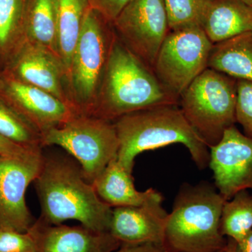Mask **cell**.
<instances>
[{"label": "cell", "instance_id": "cell-18", "mask_svg": "<svg viewBox=\"0 0 252 252\" xmlns=\"http://www.w3.org/2000/svg\"><path fill=\"white\" fill-rule=\"evenodd\" d=\"M208 68L237 80L252 82V32L213 44Z\"/></svg>", "mask_w": 252, "mask_h": 252}, {"label": "cell", "instance_id": "cell-21", "mask_svg": "<svg viewBox=\"0 0 252 252\" xmlns=\"http://www.w3.org/2000/svg\"><path fill=\"white\" fill-rule=\"evenodd\" d=\"M27 0H0V55L9 60L25 43Z\"/></svg>", "mask_w": 252, "mask_h": 252}, {"label": "cell", "instance_id": "cell-13", "mask_svg": "<svg viewBox=\"0 0 252 252\" xmlns=\"http://www.w3.org/2000/svg\"><path fill=\"white\" fill-rule=\"evenodd\" d=\"M6 72L19 81L49 93L77 112L68 91L64 66L61 60L49 51L25 42L9 60Z\"/></svg>", "mask_w": 252, "mask_h": 252}, {"label": "cell", "instance_id": "cell-9", "mask_svg": "<svg viewBox=\"0 0 252 252\" xmlns=\"http://www.w3.org/2000/svg\"><path fill=\"white\" fill-rule=\"evenodd\" d=\"M112 25L121 42L153 69L170 31L163 0H130Z\"/></svg>", "mask_w": 252, "mask_h": 252}, {"label": "cell", "instance_id": "cell-28", "mask_svg": "<svg viewBox=\"0 0 252 252\" xmlns=\"http://www.w3.org/2000/svg\"><path fill=\"white\" fill-rule=\"evenodd\" d=\"M35 150L41 149L26 148L0 135V157H18Z\"/></svg>", "mask_w": 252, "mask_h": 252}, {"label": "cell", "instance_id": "cell-5", "mask_svg": "<svg viewBox=\"0 0 252 252\" xmlns=\"http://www.w3.org/2000/svg\"><path fill=\"white\" fill-rule=\"evenodd\" d=\"M237 79L207 68L180 97L181 110L209 148L236 122Z\"/></svg>", "mask_w": 252, "mask_h": 252}, {"label": "cell", "instance_id": "cell-31", "mask_svg": "<svg viewBox=\"0 0 252 252\" xmlns=\"http://www.w3.org/2000/svg\"><path fill=\"white\" fill-rule=\"evenodd\" d=\"M228 246H229V252H238L237 249V243L234 240L230 239L228 241Z\"/></svg>", "mask_w": 252, "mask_h": 252}, {"label": "cell", "instance_id": "cell-15", "mask_svg": "<svg viewBox=\"0 0 252 252\" xmlns=\"http://www.w3.org/2000/svg\"><path fill=\"white\" fill-rule=\"evenodd\" d=\"M162 201L143 206L114 207L109 233L122 244H156L164 246L168 214Z\"/></svg>", "mask_w": 252, "mask_h": 252}, {"label": "cell", "instance_id": "cell-16", "mask_svg": "<svg viewBox=\"0 0 252 252\" xmlns=\"http://www.w3.org/2000/svg\"><path fill=\"white\" fill-rule=\"evenodd\" d=\"M92 185L99 198L112 208L143 206L162 201L161 194L155 189L150 188L142 192L137 190L132 173L118 162L117 158L109 162Z\"/></svg>", "mask_w": 252, "mask_h": 252}, {"label": "cell", "instance_id": "cell-10", "mask_svg": "<svg viewBox=\"0 0 252 252\" xmlns=\"http://www.w3.org/2000/svg\"><path fill=\"white\" fill-rule=\"evenodd\" d=\"M43 162V149L18 157H0V230L26 233L32 225L26 193Z\"/></svg>", "mask_w": 252, "mask_h": 252}, {"label": "cell", "instance_id": "cell-19", "mask_svg": "<svg viewBox=\"0 0 252 252\" xmlns=\"http://www.w3.org/2000/svg\"><path fill=\"white\" fill-rule=\"evenodd\" d=\"M24 36L25 42L42 48L60 59L57 46L56 0L26 1Z\"/></svg>", "mask_w": 252, "mask_h": 252}, {"label": "cell", "instance_id": "cell-4", "mask_svg": "<svg viewBox=\"0 0 252 252\" xmlns=\"http://www.w3.org/2000/svg\"><path fill=\"white\" fill-rule=\"evenodd\" d=\"M225 200L208 182L185 185L165 222L164 247L169 252H217L226 247L220 232Z\"/></svg>", "mask_w": 252, "mask_h": 252}, {"label": "cell", "instance_id": "cell-1", "mask_svg": "<svg viewBox=\"0 0 252 252\" xmlns=\"http://www.w3.org/2000/svg\"><path fill=\"white\" fill-rule=\"evenodd\" d=\"M34 182L41 205L39 218L46 223L59 225L75 220L89 229L109 233L113 208L99 198L76 160L44 154Z\"/></svg>", "mask_w": 252, "mask_h": 252}, {"label": "cell", "instance_id": "cell-17", "mask_svg": "<svg viewBox=\"0 0 252 252\" xmlns=\"http://www.w3.org/2000/svg\"><path fill=\"white\" fill-rule=\"evenodd\" d=\"M201 28L213 44L252 32V6L243 0H212Z\"/></svg>", "mask_w": 252, "mask_h": 252}, {"label": "cell", "instance_id": "cell-2", "mask_svg": "<svg viewBox=\"0 0 252 252\" xmlns=\"http://www.w3.org/2000/svg\"><path fill=\"white\" fill-rule=\"evenodd\" d=\"M179 103L115 34L91 116L114 122L130 113Z\"/></svg>", "mask_w": 252, "mask_h": 252}, {"label": "cell", "instance_id": "cell-3", "mask_svg": "<svg viewBox=\"0 0 252 252\" xmlns=\"http://www.w3.org/2000/svg\"><path fill=\"white\" fill-rule=\"evenodd\" d=\"M119 140L118 162L132 173L142 152L172 144L188 149L198 168L210 163L208 146L189 124L178 105H164L126 114L114 121Z\"/></svg>", "mask_w": 252, "mask_h": 252}, {"label": "cell", "instance_id": "cell-30", "mask_svg": "<svg viewBox=\"0 0 252 252\" xmlns=\"http://www.w3.org/2000/svg\"><path fill=\"white\" fill-rule=\"evenodd\" d=\"M237 249L238 252H252V229L237 244Z\"/></svg>", "mask_w": 252, "mask_h": 252}, {"label": "cell", "instance_id": "cell-12", "mask_svg": "<svg viewBox=\"0 0 252 252\" xmlns=\"http://www.w3.org/2000/svg\"><path fill=\"white\" fill-rule=\"evenodd\" d=\"M210 157L215 187L225 200L241 190H252L251 137L232 126L218 144L210 147Z\"/></svg>", "mask_w": 252, "mask_h": 252}, {"label": "cell", "instance_id": "cell-26", "mask_svg": "<svg viewBox=\"0 0 252 252\" xmlns=\"http://www.w3.org/2000/svg\"><path fill=\"white\" fill-rule=\"evenodd\" d=\"M0 252H37L31 235L13 230H0Z\"/></svg>", "mask_w": 252, "mask_h": 252}, {"label": "cell", "instance_id": "cell-24", "mask_svg": "<svg viewBox=\"0 0 252 252\" xmlns=\"http://www.w3.org/2000/svg\"><path fill=\"white\" fill-rule=\"evenodd\" d=\"M169 29L201 27L212 0H163Z\"/></svg>", "mask_w": 252, "mask_h": 252}, {"label": "cell", "instance_id": "cell-29", "mask_svg": "<svg viewBox=\"0 0 252 252\" xmlns=\"http://www.w3.org/2000/svg\"><path fill=\"white\" fill-rule=\"evenodd\" d=\"M112 252H169L163 245L156 244H122L119 248Z\"/></svg>", "mask_w": 252, "mask_h": 252}, {"label": "cell", "instance_id": "cell-32", "mask_svg": "<svg viewBox=\"0 0 252 252\" xmlns=\"http://www.w3.org/2000/svg\"><path fill=\"white\" fill-rule=\"evenodd\" d=\"M217 252H229V246H228V243H227L226 247L223 250H220V251Z\"/></svg>", "mask_w": 252, "mask_h": 252}, {"label": "cell", "instance_id": "cell-27", "mask_svg": "<svg viewBox=\"0 0 252 252\" xmlns=\"http://www.w3.org/2000/svg\"><path fill=\"white\" fill-rule=\"evenodd\" d=\"M89 6L112 24L130 0H87Z\"/></svg>", "mask_w": 252, "mask_h": 252}, {"label": "cell", "instance_id": "cell-8", "mask_svg": "<svg viewBox=\"0 0 252 252\" xmlns=\"http://www.w3.org/2000/svg\"><path fill=\"white\" fill-rule=\"evenodd\" d=\"M213 44L201 27L169 32L158 53L153 72L172 95L181 94L208 68Z\"/></svg>", "mask_w": 252, "mask_h": 252}, {"label": "cell", "instance_id": "cell-22", "mask_svg": "<svg viewBox=\"0 0 252 252\" xmlns=\"http://www.w3.org/2000/svg\"><path fill=\"white\" fill-rule=\"evenodd\" d=\"M241 190L225 200L220 218V232L237 244L252 229V194Z\"/></svg>", "mask_w": 252, "mask_h": 252}, {"label": "cell", "instance_id": "cell-7", "mask_svg": "<svg viewBox=\"0 0 252 252\" xmlns=\"http://www.w3.org/2000/svg\"><path fill=\"white\" fill-rule=\"evenodd\" d=\"M41 136L43 147L59 146L70 154L91 184L117 158L119 152L114 122L94 116H76Z\"/></svg>", "mask_w": 252, "mask_h": 252}, {"label": "cell", "instance_id": "cell-20", "mask_svg": "<svg viewBox=\"0 0 252 252\" xmlns=\"http://www.w3.org/2000/svg\"><path fill=\"white\" fill-rule=\"evenodd\" d=\"M57 46L66 77L89 4L87 0H56Z\"/></svg>", "mask_w": 252, "mask_h": 252}, {"label": "cell", "instance_id": "cell-14", "mask_svg": "<svg viewBox=\"0 0 252 252\" xmlns=\"http://www.w3.org/2000/svg\"><path fill=\"white\" fill-rule=\"evenodd\" d=\"M28 233L37 252H112L121 245L109 233L94 231L81 225L50 224L40 218Z\"/></svg>", "mask_w": 252, "mask_h": 252}, {"label": "cell", "instance_id": "cell-25", "mask_svg": "<svg viewBox=\"0 0 252 252\" xmlns=\"http://www.w3.org/2000/svg\"><path fill=\"white\" fill-rule=\"evenodd\" d=\"M236 122L243 127L245 135L252 138V82L237 80Z\"/></svg>", "mask_w": 252, "mask_h": 252}, {"label": "cell", "instance_id": "cell-23", "mask_svg": "<svg viewBox=\"0 0 252 252\" xmlns=\"http://www.w3.org/2000/svg\"><path fill=\"white\" fill-rule=\"evenodd\" d=\"M0 135L15 143L32 149H43L42 136L0 97Z\"/></svg>", "mask_w": 252, "mask_h": 252}, {"label": "cell", "instance_id": "cell-6", "mask_svg": "<svg viewBox=\"0 0 252 252\" xmlns=\"http://www.w3.org/2000/svg\"><path fill=\"white\" fill-rule=\"evenodd\" d=\"M114 37L112 25L89 7L67 74L69 96L80 115L92 114Z\"/></svg>", "mask_w": 252, "mask_h": 252}, {"label": "cell", "instance_id": "cell-11", "mask_svg": "<svg viewBox=\"0 0 252 252\" xmlns=\"http://www.w3.org/2000/svg\"><path fill=\"white\" fill-rule=\"evenodd\" d=\"M0 97L42 134L79 115L52 94L6 72L0 74Z\"/></svg>", "mask_w": 252, "mask_h": 252}, {"label": "cell", "instance_id": "cell-33", "mask_svg": "<svg viewBox=\"0 0 252 252\" xmlns=\"http://www.w3.org/2000/svg\"><path fill=\"white\" fill-rule=\"evenodd\" d=\"M243 1L244 2L246 3V4L252 6V0H243Z\"/></svg>", "mask_w": 252, "mask_h": 252}]
</instances>
